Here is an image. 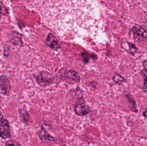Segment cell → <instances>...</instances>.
<instances>
[{
  "mask_svg": "<svg viewBox=\"0 0 147 146\" xmlns=\"http://www.w3.org/2000/svg\"><path fill=\"white\" fill-rule=\"evenodd\" d=\"M0 19H1V16H0Z\"/></svg>",
  "mask_w": 147,
  "mask_h": 146,
  "instance_id": "44dd1931",
  "label": "cell"
},
{
  "mask_svg": "<svg viewBox=\"0 0 147 146\" xmlns=\"http://www.w3.org/2000/svg\"><path fill=\"white\" fill-rule=\"evenodd\" d=\"M0 137L3 139H9L11 137L9 123L6 119L2 121L0 125Z\"/></svg>",
  "mask_w": 147,
  "mask_h": 146,
  "instance_id": "52a82bcc",
  "label": "cell"
},
{
  "mask_svg": "<svg viewBox=\"0 0 147 146\" xmlns=\"http://www.w3.org/2000/svg\"><path fill=\"white\" fill-rule=\"evenodd\" d=\"M142 64H143V67L145 68V69L146 70L147 72V60L143 61Z\"/></svg>",
  "mask_w": 147,
  "mask_h": 146,
  "instance_id": "ac0fdd59",
  "label": "cell"
},
{
  "mask_svg": "<svg viewBox=\"0 0 147 146\" xmlns=\"http://www.w3.org/2000/svg\"><path fill=\"white\" fill-rule=\"evenodd\" d=\"M10 84L7 78L4 75L0 76V93L3 95H7L10 91Z\"/></svg>",
  "mask_w": 147,
  "mask_h": 146,
  "instance_id": "8992f818",
  "label": "cell"
},
{
  "mask_svg": "<svg viewBox=\"0 0 147 146\" xmlns=\"http://www.w3.org/2000/svg\"><path fill=\"white\" fill-rule=\"evenodd\" d=\"M134 39L136 42L146 41L147 39V31L142 27L139 25H135L131 30Z\"/></svg>",
  "mask_w": 147,
  "mask_h": 146,
  "instance_id": "5b68a950",
  "label": "cell"
},
{
  "mask_svg": "<svg viewBox=\"0 0 147 146\" xmlns=\"http://www.w3.org/2000/svg\"><path fill=\"white\" fill-rule=\"evenodd\" d=\"M125 96H126L129 103L131 105V110L133 112H135V113L138 112V110L137 109V105H136V102L133 96H131L129 94H125Z\"/></svg>",
  "mask_w": 147,
  "mask_h": 146,
  "instance_id": "30bf717a",
  "label": "cell"
},
{
  "mask_svg": "<svg viewBox=\"0 0 147 146\" xmlns=\"http://www.w3.org/2000/svg\"><path fill=\"white\" fill-rule=\"evenodd\" d=\"M143 115L144 117L147 118V108L146 109L145 111L143 112Z\"/></svg>",
  "mask_w": 147,
  "mask_h": 146,
  "instance_id": "d6986e66",
  "label": "cell"
},
{
  "mask_svg": "<svg viewBox=\"0 0 147 146\" xmlns=\"http://www.w3.org/2000/svg\"><path fill=\"white\" fill-rule=\"evenodd\" d=\"M74 110L77 115L80 116L87 115L91 111L90 108L86 105L83 97L78 99L74 106Z\"/></svg>",
  "mask_w": 147,
  "mask_h": 146,
  "instance_id": "277c9868",
  "label": "cell"
},
{
  "mask_svg": "<svg viewBox=\"0 0 147 146\" xmlns=\"http://www.w3.org/2000/svg\"><path fill=\"white\" fill-rule=\"evenodd\" d=\"M112 80L116 84L118 85H121L123 83L126 82L125 79L118 73H115L112 78Z\"/></svg>",
  "mask_w": 147,
  "mask_h": 146,
  "instance_id": "7c38bea8",
  "label": "cell"
},
{
  "mask_svg": "<svg viewBox=\"0 0 147 146\" xmlns=\"http://www.w3.org/2000/svg\"><path fill=\"white\" fill-rule=\"evenodd\" d=\"M60 70V78L62 80L65 81L70 83L80 82V77L78 73L74 70Z\"/></svg>",
  "mask_w": 147,
  "mask_h": 146,
  "instance_id": "3957f363",
  "label": "cell"
},
{
  "mask_svg": "<svg viewBox=\"0 0 147 146\" xmlns=\"http://www.w3.org/2000/svg\"><path fill=\"white\" fill-rule=\"evenodd\" d=\"M38 84L43 87L53 85L55 82V76L52 74L46 71H42L35 76Z\"/></svg>",
  "mask_w": 147,
  "mask_h": 146,
  "instance_id": "7a4b0ae2",
  "label": "cell"
},
{
  "mask_svg": "<svg viewBox=\"0 0 147 146\" xmlns=\"http://www.w3.org/2000/svg\"><path fill=\"white\" fill-rule=\"evenodd\" d=\"M20 117L23 123H28L30 120V116L28 112L24 109H20L19 111Z\"/></svg>",
  "mask_w": 147,
  "mask_h": 146,
  "instance_id": "8fae6325",
  "label": "cell"
},
{
  "mask_svg": "<svg viewBox=\"0 0 147 146\" xmlns=\"http://www.w3.org/2000/svg\"><path fill=\"white\" fill-rule=\"evenodd\" d=\"M45 22L59 34L88 29L97 18L91 0H44Z\"/></svg>",
  "mask_w": 147,
  "mask_h": 146,
  "instance_id": "6da1fadb",
  "label": "cell"
},
{
  "mask_svg": "<svg viewBox=\"0 0 147 146\" xmlns=\"http://www.w3.org/2000/svg\"><path fill=\"white\" fill-rule=\"evenodd\" d=\"M47 42L50 47L54 49L57 50L60 48V45L57 40L52 35H49V37L47 39Z\"/></svg>",
  "mask_w": 147,
  "mask_h": 146,
  "instance_id": "9c48e42d",
  "label": "cell"
},
{
  "mask_svg": "<svg viewBox=\"0 0 147 146\" xmlns=\"http://www.w3.org/2000/svg\"><path fill=\"white\" fill-rule=\"evenodd\" d=\"M9 11L7 8L0 1V14L6 15H7Z\"/></svg>",
  "mask_w": 147,
  "mask_h": 146,
  "instance_id": "4fadbf2b",
  "label": "cell"
},
{
  "mask_svg": "<svg viewBox=\"0 0 147 146\" xmlns=\"http://www.w3.org/2000/svg\"><path fill=\"white\" fill-rule=\"evenodd\" d=\"M6 146H21V145L18 142H16L13 141H7L5 144Z\"/></svg>",
  "mask_w": 147,
  "mask_h": 146,
  "instance_id": "e0dca14e",
  "label": "cell"
},
{
  "mask_svg": "<svg viewBox=\"0 0 147 146\" xmlns=\"http://www.w3.org/2000/svg\"><path fill=\"white\" fill-rule=\"evenodd\" d=\"M128 45L130 54L134 55L135 53H136V51L138 50V49L136 48V46L134 44L132 43H128Z\"/></svg>",
  "mask_w": 147,
  "mask_h": 146,
  "instance_id": "9a60e30c",
  "label": "cell"
},
{
  "mask_svg": "<svg viewBox=\"0 0 147 146\" xmlns=\"http://www.w3.org/2000/svg\"><path fill=\"white\" fill-rule=\"evenodd\" d=\"M82 56H83V59H84V62L85 63H88L89 61V60L90 58H95L94 57H92L91 55H90L87 54L86 53H85V52H83V54H82Z\"/></svg>",
  "mask_w": 147,
  "mask_h": 146,
  "instance_id": "2e32d148",
  "label": "cell"
},
{
  "mask_svg": "<svg viewBox=\"0 0 147 146\" xmlns=\"http://www.w3.org/2000/svg\"><path fill=\"white\" fill-rule=\"evenodd\" d=\"M38 136L42 141H48L52 142L56 141L55 138L51 135L44 128H42L40 130L38 133Z\"/></svg>",
  "mask_w": 147,
  "mask_h": 146,
  "instance_id": "ba28073f",
  "label": "cell"
},
{
  "mask_svg": "<svg viewBox=\"0 0 147 146\" xmlns=\"http://www.w3.org/2000/svg\"><path fill=\"white\" fill-rule=\"evenodd\" d=\"M142 74L144 76V83L143 86V91L147 93V72L146 70L143 69L141 71Z\"/></svg>",
  "mask_w": 147,
  "mask_h": 146,
  "instance_id": "5bb4252c",
  "label": "cell"
},
{
  "mask_svg": "<svg viewBox=\"0 0 147 146\" xmlns=\"http://www.w3.org/2000/svg\"><path fill=\"white\" fill-rule=\"evenodd\" d=\"M3 118V116L1 114H0V122L2 121Z\"/></svg>",
  "mask_w": 147,
  "mask_h": 146,
  "instance_id": "ffe728a7",
  "label": "cell"
}]
</instances>
